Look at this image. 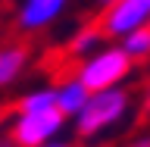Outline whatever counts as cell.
Wrapping results in <instances>:
<instances>
[{
    "mask_svg": "<svg viewBox=\"0 0 150 147\" xmlns=\"http://www.w3.org/2000/svg\"><path fill=\"white\" fill-rule=\"evenodd\" d=\"M131 91L125 88H110V91H97V94H88V103L81 107V113L72 119L75 125V135L84 141L97 138L103 131L116 129L119 122L128 119L131 113Z\"/></svg>",
    "mask_w": 150,
    "mask_h": 147,
    "instance_id": "6da1fadb",
    "label": "cell"
},
{
    "mask_svg": "<svg viewBox=\"0 0 150 147\" xmlns=\"http://www.w3.org/2000/svg\"><path fill=\"white\" fill-rule=\"evenodd\" d=\"M134 72V63L122 53L119 44H106L103 50H97L94 56H88L84 63H78L75 78L84 85L88 94L110 91V88H122V82Z\"/></svg>",
    "mask_w": 150,
    "mask_h": 147,
    "instance_id": "7a4b0ae2",
    "label": "cell"
},
{
    "mask_svg": "<svg viewBox=\"0 0 150 147\" xmlns=\"http://www.w3.org/2000/svg\"><path fill=\"white\" fill-rule=\"evenodd\" d=\"M66 116L59 110L35 113V116H16L9 125V144L13 147H44L50 141H59V131L66 129Z\"/></svg>",
    "mask_w": 150,
    "mask_h": 147,
    "instance_id": "3957f363",
    "label": "cell"
},
{
    "mask_svg": "<svg viewBox=\"0 0 150 147\" xmlns=\"http://www.w3.org/2000/svg\"><path fill=\"white\" fill-rule=\"evenodd\" d=\"M97 25H100L106 41L110 38L122 41L125 35L150 25V0H112L103 6Z\"/></svg>",
    "mask_w": 150,
    "mask_h": 147,
    "instance_id": "277c9868",
    "label": "cell"
},
{
    "mask_svg": "<svg viewBox=\"0 0 150 147\" xmlns=\"http://www.w3.org/2000/svg\"><path fill=\"white\" fill-rule=\"evenodd\" d=\"M66 6H69V0H22L16 13V25L25 35L44 31L66 13Z\"/></svg>",
    "mask_w": 150,
    "mask_h": 147,
    "instance_id": "5b68a950",
    "label": "cell"
},
{
    "mask_svg": "<svg viewBox=\"0 0 150 147\" xmlns=\"http://www.w3.org/2000/svg\"><path fill=\"white\" fill-rule=\"evenodd\" d=\"M31 63V50L22 41H9L0 44V88H9L22 78V72Z\"/></svg>",
    "mask_w": 150,
    "mask_h": 147,
    "instance_id": "8992f818",
    "label": "cell"
},
{
    "mask_svg": "<svg viewBox=\"0 0 150 147\" xmlns=\"http://www.w3.org/2000/svg\"><path fill=\"white\" fill-rule=\"evenodd\" d=\"M103 47H106V38H103L100 25H97V22H84V25H78V31L66 41V56L75 60V63H84L88 56H94L97 50H103Z\"/></svg>",
    "mask_w": 150,
    "mask_h": 147,
    "instance_id": "52a82bcc",
    "label": "cell"
},
{
    "mask_svg": "<svg viewBox=\"0 0 150 147\" xmlns=\"http://www.w3.org/2000/svg\"><path fill=\"white\" fill-rule=\"evenodd\" d=\"M56 88V110L63 113L66 119H75L78 113H81V107L88 103V91H84V85L75 78V75H66L59 85H53Z\"/></svg>",
    "mask_w": 150,
    "mask_h": 147,
    "instance_id": "ba28073f",
    "label": "cell"
},
{
    "mask_svg": "<svg viewBox=\"0 0 150 147\" xmlns=\"http://www.w3.org/2000/svg\"><path fill=\"white\" fill-rule=\"evenodd\" d=\"M47 110H56V88L53 85L28 88L16 100V116H35V113H47Z\"/></svg>",
    "mask_w": 150,
    "mask_h": 147,
    "instance_id": "9c48e42d",
    "label": "cell"
},
{
    "mask_svg": "<svg viewBox=\"0 0 150 147\" xmlns=\"http://www.w3.org/2000/svg\"><path fill=\"white\" fill-rule=\"evenodd\" d=\"M122 53L128 56L131 63H144V60H150V25L147 28H138V31H131V35H125L119 41Z\"/></svg>",
    "mask_w": 150,
    "mask_h": 147,
    "instance_id": "30bf717a",
    "label": "cell"
},
{
    "mask_svg": "<svg viewBox=\"0 0 150 147\" xmlns=\"http://www.w3.org/2000/svg\"><path fill=\"white\" fill-rule=\"evenodd\" d=\"M125 147H150V131H141V135H134V138H131Z\"/></svg>",
    "mask_w": 150,
    "mask_h": 147,
    "instance_id": "8fae6325",
    "label": "cell"
},
{
    "mask_svg": "<svg viewBox=\"0 0 150 147\" xmlns=\"http://www.w3.org/2000/svg\"><path fill=\"white\" fill-rule=\"evenodd\" d=\"M144 110H150V78H147V85H144Z\"/></svg>",
    "mask_w": 150,
    "mask_h": 147,
    "instance_id": "7c38bea8",
    "label": "cell"
},
{
    "mask_svg": "<svg viewBox=\"0 0 150 147\" xmlns=\"http://www.w3.org/2000/svg\"><path fill=\"white\" fill-rule=\"evenodd\" d=\"M44 147H72L69 141H50V144H44Z\"/></svg>",
    "mask_w": 150,
    "mask_h": 147,
    "instance_id": "4fadbf2b",
    "label": "cell"
},
{
    "mask_svg": "<svg viewBox=\"0 0 150 147\" xmlns=\"http://www.w3.org/2000/svg\"><path fill=\"white\" fill-rule=\"evenodd\" d=\"M0 122H3V110H0Z\"/></svg>",
    "mask_w": 150,
    "mask_h": 147,
    "instance_id": "5bb4252c",
    "label": "cell"
},
{
    "mask_svg": "<svg viewBox=\"0 0 150 147\" xmlns=\"http://www.w3.org/2000/svg\"><path fill=\"white\" fill-rule=\"evenodd\" d=\"M103 3H112V0H103Z\"/></svg>",
    "mask_w": 150,
    "mask_h": 147,
    "instance_id": "9a60e30c",
    "label": "cell"
}]
</instances>
